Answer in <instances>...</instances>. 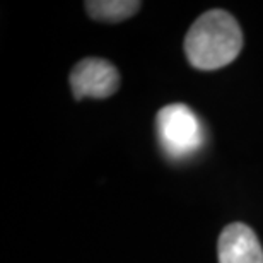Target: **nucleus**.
<instances>
[{"mask_svg":"<svg viewBox=\"0 0 263 263\" xmlns=\"http://www.w3.org/2000/svg\"><path fill=\"white\" fill-rule=\"evenodd\" d=\"M243 48V33L233 15L212 9L192 24L185 38L188 62L200 70H217L238 59Z\"/></svg>","mask_w":263,"mask_h":263,"instance_id":"f257e3e1","label":"nucleus"},{"mask_svg":"<svg viewBox=\"0 0 263 263\" xmlns=\"http://www.w3.org/2000/svg\"><path fill=\"white\" fill-rule=\"evenodd\" d=\"M157 139L166 154L173 159H186L203 145L205 132L202 122L186 104H167L156 118Z\"/></svg>","mask_w":263,"mask_h":263,"instance_id":"f03ea898","label":"nucleus"},{"mask_svg":"<svg viewBox=\"0 0 263 263\" xmlns=\"http://www.w3.org/2000/svg\"><path fill=\"white\" fill-rule=\"evenodd\" d=\"M118 86L117 67L104 59H84L70 72V87L76 99L109 98L118 91Z\"/></svg>","mask_w":263,"mask_h":263,"instance_id":"7ed1b4c3","label":"nucleus"},{"mask_svg":"<svg viewBox=\"0 0 263 263\" xmlns=\"http://www.w3.org/2000/svg\"><path fill=\"white\" fill-rule=\"evenodd\" d=\"M219 263H263V248L250 226H226L217 243Z\"/></svg>","mask_w":263,"mask_h":263,"instance_id":"20e7f679","label":"nucleus"},{"mask_svg":"<svg viewBox=\"0 0 263 263\" xmlns=\"http://www.w3.org/2000/svg\"><path fill=\"white\" fill-rule=\"evenodd\" d=\"M140 7L137 0H91L86 2L87 14L96 21L120 23L134 15Z\"/></svg>","mask_w":263,"mask_h":263,"instance_id":"39448f33","label":"nucleus"}]
</instances>
